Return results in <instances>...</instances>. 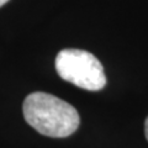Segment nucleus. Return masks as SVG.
Wrapping results in <instances>:
<instances>
[{
	"mask_svg": "<svg viewBox=\"0 0 148 148\" xmlns=\"http://www.w3.org/2000/svg\"><path fill=\"white\" fill-rule=\"evenodd\" d=\"M22 111L26 122L47 137H68L77 131L80 123L79 114L74 106L42 91L27 95Z\"/></svg>",
	"mask_w": 148,
	"mask_h": 148,
	"instance_id": "f257e3e1",
	"label": "nucleus"
},
{
	"mask_svg": "<svg viewBox=\"0 0 148 148\" xmlns=\"http://www.w3.org/2000/svg\"><path fill=\"white\" fill-rule=\"evenodd\" d=\"M56 71L62 79L89 91H99L106 85L103 64L88 51L62 49L56 57Z\"/></svg>",
	"mask_w": 148,
	"mask_h": 148,
	"instance_id": "f03ea898",
	"label": "nucleus"
},
{
	"mask_svg": "<svg viewBox=\"0 0 148 148\" xmlns=\"http://www.w3.org/2000/svg\"><path fill=\"white\" fill-rule=\"evenodd\" d=\"M145 135H146V138L148 141V117L146 119V122H145Z\"/></svg>",
	"mask_w": 148,
	"mask_h": 148,
	"instance_id": "7ed1b4c3",
	"label": "nucleus"
},
{
	"mask_svg": "<svg viewBox=\"0 0 148 148\" xmlns=\"http://www.w3.org/2000/svg\"><path fill=\"white\" fill-rule=\"evenodd\" d=\"M8 1H9V0H0V8H1L3 5H5Z\"/></svg>",
	"mask_w": 148,
	"mask_h": 148,
	"instance_id": "20e7f679",
	"label": "nucleus"
}]
</instances>
